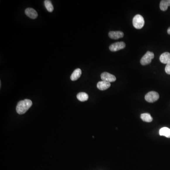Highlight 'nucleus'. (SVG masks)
<instances>
[{
	"instance_id": "12",
	"label": "nucleus",
	"mask_w": 170,
	"mask_h": 170,
	"mask_svg": "<svg viewBox=\"0 0 170 170\" xmlns=\"http://www.w3.org/2000/svg\"><path fill=\"white\" fill-rule=\"evenodd\" d=\"M160 136H164L168 138H170V128L167 127H163L161 128L159 131Z\"/></svg>"
},
{
	"instance_id": "7",
	"label": "nucleus",
	"mask_w": 170,
	"mask_h": 170,
	"mask_svg": "<svg viewBox=\"0 0 170 170\" xmlns=\"http://www.w3.org/2000/svg\"><path fill=\"white\" fill-rule=\"evenodd\" d=\"M25 14L27 16H28V17L32 19H35L37 18L38 16V14L37 13L36 10L34 9L31 8H28L25 10Z\"/></svg>"
},
{
	"instance_id": "13",
	"label": "nucleus",
	"mask_w": 170,
	"mask_h": 170,
	"mask_svg": "<svg viewBox=\"0 0 170 170\" xmlns=\"http://www.w3.org/2000/svg\"><path fill=\"white\" fill-rule=\"evenodd\" d=\"M169 6H170V0H162L161 1L160 8L162 11H166Z\"/></svg>"
},
{
	"instance_id": "15",
	"label": "nucleus",
	"mask_w": 170,
	"mask_h": 170,
	"mask_svg": "<svg viewBox=\"0 0 170 170\" xmlns=\"http://www.w3.org/2000/svg\"><path fill=\"white\" fill-rule=\"evenodd\" d=\"M141 119L144 121L147 122H150L153 121V118L151 117L150 114L147 113H145L141 115Z\"/></svg>"
},
{
	"instance_id": "11",
	"label": "nucleus",
	"mask_w": 170,
	"mask_h": 170,
	"mask_svg": "<svg viewBox=\"0 0 170 170\" xmlns=\"http://www.w3.org/2000/svg\"><path fill=\"white\" fill-rule=\"evenodd\" d=\"M81 74H82V71L80 69H76L71 74V79L72 81L77 80L80 77Z\"/></svg>"
},
{
	"instance_id": "17",
	"label": "nucleus",
	"mask_w": 170,
	"mask_h": 170,
	"mask_svg": "<svg viewBox=\"0 0 170 170\" xmlns=\"http://www.w3.org/2000/svg\"><path fill=\"white\" fill-rule=\"evenodd\" d=\"M165 71L167 74L170 75V62L165 66Z\"/></svg>"
},
{
	"instance_id": "9",
	"label": "nucleus",
	"mask_w": 170,
	"mask_h": 170,
	"mask_svg": "<svg viewBox=\"0 0 170 170\" xmlns=\"http://www.w3.org/2000/svg\"><path fill=\"white\" fill-rule=\"evenodd\" d=\"M123 36V33L121 31H110L109 33V37L113 39H120Z\"/></svg>"
},
{
	"instance_id": "16",
	"label": "nucleus",
	"mask_w": 170,
	"mask_h": 170,
	"mask_svg": "<svg viewBox=\"0 0 170 170\" xmlns=\"http://www.w3.org/2000/svg\"><path fill=\"white\" fill-rule=\"evenodd\" d=\"M44 3L45 7L49 12H51L54 11V6L51 4V1L45 0L44 1Z\"/></svg>"
},
{
	"instance_id": "5",
	"label": "nucleus",
	"mask_w": 170,
	"mask_h": 170,
	"mask_svg": "<svg viewBox=\"0 0 170 170\" xmlns=\"http://www.w3.org/2000/svg\"><path fill=\"white\" fill-rule=\"evenodd\" d=\"M101 78L102 81H107L109 83L114 82L116 80V78L114 75L111 74L107 72L102 73L101 75Z\"/></svg>"
},
{
	"instance_id": "3",
	"label": "nucleus",
	"mask_w": 170,
	"mask_h": 170,
	"mask_svg": "<svg viewBox=\"0 0 170 170\" xmlns=\"http://www.w3.org/2000/svg\"><path fill=\"white\" fill-rule=\"evenodd\" d=\"M154 58V53L151 51H147L141 59L140 63L142 65H147L148 64L150 63Z\"/></svg>"
},
{
	"instance_id": "10",
	"label": "nucleus",
	"mask_w": 170,
	"mask_h": 170,
	"mask_svg": "<svg viewBox=\"0 0 170 170\" xmlns=\"http://www.w3.org/2000/svg\"><path fill=\"white\" fill-rule=\"evenodd\" d=\"M160 61L164 64H168L170 62V53L165 52L160 56Z\"/></svg>"
},
{
	"instance_id": "8",
	"label": "nucleus",
	"mask_w": 170,
	"mask_h": 170,
	"mask_svg": "<svg viewBox=\"0 0 170 170\" xmlns=\"http://www.w3.org/2000/svg\"><path fill=\"white\" fill-rule=\"evenodd\" d=\"M111 86L110 83L104 81H101L98 82L97 84V87L98 90H105L109 88Z\"/></svg>"
},
{
	"instance_id": "6",
	"label": "nucleus",
	"mask_w": 170,
	"mask_h": 170,
	"mask_svg": "<svg viewBox=\"0 0 170 170\" xmlns=\"http://www.w3.org/2000/svg\"><path fill=\"white\" fill-rule=\"evenodd\" d=\"M126 44L123 42L114 43L109 47L110 50L111 51H116L125 48Z\"/></svg>"
},
{
	"instance_id": "2",
	"label": "nucleus",
	"mask_w": 170,
	"mask_h": 170,
	"mask_svg": "<svg viewBox=\"0 0 170 170\" xmlns=\"http://www.w3.org/2000/svg\"><path fill=\"white\" fill-rule=\"evenodd\" d=\"M133 25L136 29H141L145 24L144 19L141 15L137 14L133 18Z\"/></svg>"
},
{
	"instance_id": "1",
	"label": "nucleus",
	"mask_w": 170,
	"mask_h": 170,
	"mask_svg": "<svg viewBox=\"0 0 170 170\" xmlns=\"http://www.w3.org/2000/svg\"><path fill=\"white\" fill-rule=\"evenodd\" d=\"M32 105V102L30 99H25L18 103L16 111L19 114H25Z\"/></svg>"
},
{
	"instance_id": "14",
	"label": "nucleus",
	"mask_w": 170,
	"mask_h": 170,
	"mask_svg": "<svg viewBox=\"0 0 170 170\" xmlns=\"http://www.w3.org/2000/svg\"><path fill=\"white\" fill-rule=\"evenodd\" d=\"M77 97L80 101L85 102L88 100V95L85 92H80L77 95Z\"/></svg>"
},
{
	"instance_id": "18",
	"label": "nucleus",
	"mask_w": 170,
	"mask_h": 170,
	"mask_svg": "<svg viewBox=\"0 0 170 170\" xmlns=\"http://www.w3.org/2000/svg\"><path fill=\"white\" fill-rule=\"evenodd\" d=\"M167 33L168 34L170 35V27L168 29Z\"/></svg>"
},
{
	"instance_id": "4",
	"label": "nucleus",
	"mask_w": 170,
	"mask_h": 170,
	"mask_svg": "<svg viewBox=\"0 0 170 170\" xmlns=\"http://www.w3.org/2000/svg\"><path fill=\"white\" fill-rule=\"evenodd\" d=\"M159 98L158 93L154 91L148 92L145 96V100L149 103H154L158 100Z\"/></svg>"
}]
</instances>
